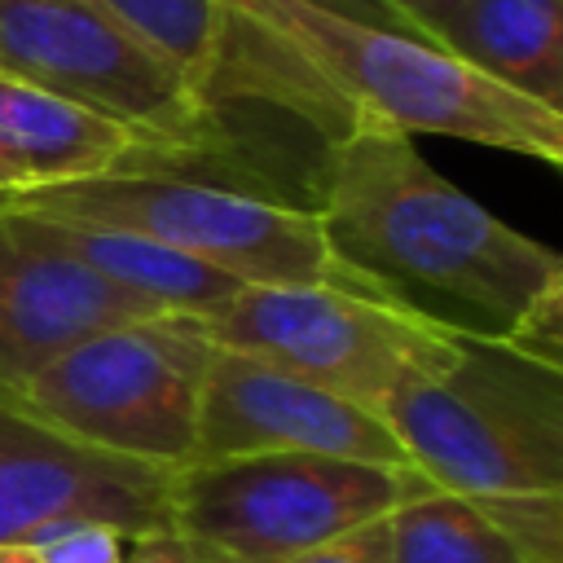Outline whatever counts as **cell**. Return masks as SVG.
<instances>
[{
	"label": "cell",
	"mask_w": 563,
	"mask_h": 563,
	"mask_svg": "<svg viewBox=\"0 0 563 563\" xmlns=\"http://www.w3.org/2000/svg\"><path fill=\"white\" fill-rule=\"evenodd\" d=\"M308 211L339 286L563 369V260L449 185L413 136L352 119L317 163Z\"/></svg>",
	"instance_id": "1"
},
{
	"label": "cell",
	"mask_w": 563,
	"mask_h": 563,
	"mask_svg": "<svg viewBox=\"0 0 563 563\" xmlns=\"http://www.w3.org/2000/svg\"><path fill=\"white\" fill-rule=\"evenodd\" d=\"M224 4L273 48H282L347 114V123L361 119L405 136L475 141L545 167L563 163V110L488 79L413 31L352 22L308 0Z\"/></svg>",
	"instance_id": "2"
},
{
	"label": "cell",
	"mask_w": 563,
	"mask_h": 563,
	"mask_svg": "<svg viewBox=\"0 0 563 563\" xmlns=\"http://www.w3.org/2000/svg\"><path fill=\"white\" fill-rule=\"evenodd\" d=\"M409 466L471 501L563 493V369L457 334L453 361L405 378L378 409Z\"/></svg>",
	"instance_id": "3"
},
{
	"label": "cell",
	"mask_w": 563,
	"mask_h": 563,
	"mask_svg": "<svg viewBox=\"0 0 563 563\" xmlns=\"http://www.w3.org/2000/svg\"><path fill=\"white\" fill-rule=\"evenodd\" d=\"M0 207L141 233L246 286H339L321 224L308 207L198 172L119 167L79 180L9 189L0 194Z\"/></svg>",
	"instance_id": "4"
},
{
	"label": "cell",
	"mask_w": 563,
	"mask_h": 563,
	"mask_svg": "<svg viewBox=\"0 0 563 563\" xmlns=\"http://www.w3.org/2000/svg\"><path fill=\"white\" fill-rule=\"evenodd\" d=\"M431 488L418 471L343 457L242 453L172 471L167 528L194 563H286Z\"/></svg>",
	"instance_id": "5"
},
{
	"label": "cell",
	"mask_w": 563,
	"mask_h": 563,
	"mask_svg": "<svg viewBox=\"0 0 563 563\" xmlns=\"http://www.w3.org/2000/svg\"><path fill=\"white\" fill-rule=\"evenodd\" d=\"M0 70L136 132L132 167H198L220 150L211 106L101 0H0Z\"/></svg>",
	"instance_id": "6"
},
{
	"label": "cell",
	"mask_w": 563,
	"mask_h": 563,
	"mask_svg": "<svg viewBox=\"0 0 563 563\" xmlns=\"http://www.w3.org/2000/svg\"><path fill=\"white\" fill-rule=\"evenodd\" d=\"M211 352L202 317H136L48 361L18 400L92 449L180 471L194 457Z\"/></svg>",
	"instance_id": "7"
},
{
	"label": "cell",
	"mask_w": 563,
	"mask_h": 563,
	"mask_svg": "<svg viewBox=\"0 0 563 563\" xmlns=\"http://www.w3.org/2000/svg\"><path fill=\"white\" fill-rule=\"evenodd\" d=\"M202 325L216 347L268 361L369 413L405 378L444 369L457 347L453 330L334 282L242 286Z\"/></svg>",
	"instance_id": "8"
},
{
	"label": "cell",
	"mask_w": 563,
	"mask_h": 563,
	"mask_svg": "<svg viewBox=\"0 0 563 563\" xmlns=\"http://www.w3.org/2000/svg\"><path fill=\"white\" fill-rule=\"evenodd\" d=\"M172 471L92 449L0 391V541L35 545L70 523L145 537L167 528Z\"/></svg>",
	"instance_id": "9"
},
{
	"label": "cell",
	"mask_w": 563,
	"mask_h": 563,
	"mask_svg": "<svg viewBox=\"0 0 563 563\" xmlns=\"http://www.w3.org/2000/svg\"><path fill=\"white\" fill-rule=\"evenodd\" d=\"M242 453H303L343 457L391 471H413L391 427L268 361L233 347H216L198 405V435L189 462L242 457ZM185 462V466H189Z\"/></svg>",
	"instance_id": "10"
},
{
	"label": "cell",
	"mask_w": 563,
	"mask_h": 563,
	"mask_svg": "<svg viewBox=\"0 0 563 563\" xmlns=\"http://www.w3.org/2000/svg\"><path fill=\"white\" fill-rule=\"evenodd\" d=\"M163 308L110 286L0 207V391L18 396L75 343Z\"/></svg>",
	"instance_id": "11"
},
{
	"label": "cell",
	"mask_w": 563,
	"mask_h": 563,
	"mask_svg": "<svg viewBox=\"0 0 563 563\" xmlns=\"http://www.w3.org/2000/svg\"><path fill=\"white\" fill-rule=\"evenodd\" d=\"M141 154L145 141L136 132L0 70V172L9 189L119 172Z\"/></svg>",
	"instance_id": "12"
},
{
	"label": "cell",
	"mask_w": 563,
	"mask_h": 563,
	"mask_svg": "<svg viewBox=\"0 0 563 563\" xmlns=\"http://www.w3.org/2000/svg\"><path fill=\"white\" fill-rule=\"evenodd\" d=\"M13 211V207H9ZM26 224L70 260H79L88 273L106 277L110 286L163 308V312H185V317H211L220 312L246 282L172 251L163 242H150L141 233L123 229H101V224H79V220H57V216H35L22 211Z\"/></svg>",
	"instance_id": "13"
},
{
	"label": "cell",
	"mask_w": 563,
	"mask_h": 563,
	"mask_svg": "<svg viewBox=\"0 0 563 563\" xmlns=\"http://www.w3.org/2000/svg\"><path fill=\"white\" fill-rule=\"evenodd\" d=\"M435 44L488 79L563 110V0H462Z\"/></svg>",
	"instance_id": "14"
},
{
	"label": "cell",
	"mask_w": 563,
	"mask_h": 563,
	"mask_svg": "<svg viewBox=\"0 0 563 563\" xmlns=\"http://www.w3.org/2000/svg\"><path fill=\"white\" fill-rule=\"evenodd\" d=\"M391 563H528V554L457 493L422 488L387 515Z\"/></svg>",
	"instance_id": "15"
},
{
	"label": "cell",
	"mask_w": 563,
	"mask_h": 563,
	"mask_svg": "<svg viewBox=\"0 0 563 563\" xmlns=\"http://www.w3.org/2000/svg\"><path fill=\"white\" fill-rule=\"evenodd\" d=\"M101 4L136 40H145L167 66H176L185 84L211 106L238 26L224 0H101Z\"/></svg>",
	"instance_id": "16"
},
{
	"label": "cell",
	"mask_w": 563,
	"mask_h": 563,
	"mask_svg": "<svg viewBox=\"0 0 563 563\" xmlns=\"http://www.w3.org/2000/svg\"><path fill=\"white\" fill-rule=\"evenodd\" d=\"M40 563H123L128 537L106 523H70L44 541H35Z\"/></svg>",
	"instance_id": "17"
},
{
	"label": "cell",
	"mask_w": 563,
	"mask_h": 563,
	"mask_svg": "<svg viewBox=\"0 0 563 563\" xmlns=\"http://www.w3.org/2000/svg\"><path fill=\"white\" fill-rule=\"evenodd\" d=\"M286 563H391V545H387V519H374L347 537H334L308 554H295Z\"/></svg>",
	"instance_id": "18"
},
{
	"label": "cell",
	"mask_w": 563,
	"mask_h": 563,
	"mask_svg": "<svg viewBox=\"0 0 563 563\" xmlns=\"http://www.w3.org/2000/svg\"><path fill=\"white\" fill-rule=\"evenodd\" d=\"M387 4H391V13L400 18L405 31H413V35H422V40L435 44L440 22H444L462 0H387Z\"/></svg>",
	"instance_id": "19"
},
{
	"label": "cell",
	"mask_w": 563,
	"mask_h": 563,
	"mask_svg": "<svg viewBox=\"0 0 563 563\" xmlns=\"http://www.w3.org/2000/svg\"><path fill=\"white\" fill-rule=\"evenodd\" d=\"M123 563H194V559H189L185 541H180L172 528H158V532L132 537V541H128Z\"/></svg>",
	"instance_id": "20"
},
{
	"label": "cell",
	"mask_w": 563,
	"mask_h": 563,
	"mask_svg": "<svg viewBox=\"0 0 563 563\" xmlns=\"http://www.w3.org/2000/svg\"><path fill=\"white\" fill-rule=\"evenodd\" d=\"M308 4L330 9V13H343V18H352V22H374V26H396V31H405L387 0H308Z\"/></svg>",
	"instance_id": "21"
},
{
	"label": "cell",
	"mask_w": 563,
	"mask_h": 563,
	"mask_svg": "<svg viewBox=\"0 0 563 563\" xmlns=\"http://www.w3.org/2000/svg\"><path fill=\"white\" fill-rule=\"evenodd\" d=\"M0 563H40V554H35V545H9V541H0Z\"/></svg>",
	"instance_id": "22"
},
{
	"label": "cell",
	"mask_w": 563,
	"mask_h": 563,
	"mask_svg": "<svg viewBox=\"0 0 563 563\" xmlns=\"http://www.w3.org/2000/svg\"><path fill=\"white\" fill-rule=\"evenodd\" d=\"M4 189H9V176H4V172H0V194H4Z\"/></svg>",
	"instance_id": "23"
}]
</instances>
